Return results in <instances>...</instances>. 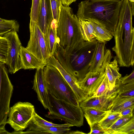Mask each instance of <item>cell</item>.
I'll return each mask as SVG.
<instances>
[{
	"mask_svg": "<svg viewBox=\"0 0 134 134\" xmlns=\"http://www.w3.org/2000/svg\"><path fill=\"white\" fill-rule=\"evenodd\" d=\"M131 2L122 0L113 36L115 45L112 48L121 67H129L134 63V28Z\"/></svg>",
	"mask_w": 134,
	"mask_h": 134,
	"instance_id": "1",
	"label": "cell"
},
{
	"mask_svg": "<svg viewBox=\"0 0 134 134\" xmlns=\"http://www.w3.org/2000/svg\"><path fill=\"white\" fill-rule=\"evenodd\" d=\"M98 42L95 38L90 41H85L77 47L66 49L57 44L53 55L77 82L89 71Z\"/></svg>",
	"mask_w": 134,
	"mask_h": 134,
	"instance_id": "2",
	"label": "cell"
},
{
	"mask_svg": "<svg viewBox=\"0 0 134 134\" xmlns=\"http://www.w3.org/2000/svg\"><path fill=\"white\" fill-rule=\"evenodd\" d=\"M122 0H84L78 5L77 18L93 20L114 36Z\"/></svg>",
	"mask_w": 134,
	"mask_h": 134,
	"instance_id": "3",
	"label": "cell"
},
{
	"mask_svg": "<svg viewBox=\"0 0 134 134\" xmlns=\"http://www.w3.org/2000/svg\"><path fill=\"white\" fill-rule=\"evenodd\" d=\"M57 44L64 49L79 46L84 40L79 19L71 8L60 6L57 28Z\"/></svg>",
	"mask_w": 134,
	"mask_h": 134,
	"instance_id": "4",
	"label": "cell"
},
{
	"mask_svg": "<svg viewBox=\"0 0 134 134\" xmlns=\"http://www.w3.org/2000/svg\"><path fill=\"white\" fill-rule=\"evenodd\" d=\"M43 71L48 91L58 99L80 107L79 103L72 90L56 68L47 65L43 68Z\"/></svg>",
	"mask_w": 134,
	"mask_h": 134,
	"instance_id": "5",
	"label": "cell"
},
{
	"mask_svg": "<svg viewBox=\"0 0 134 134\" xmlns=\"http://www.w3.org/2000/svg\"><path fill=\"white\" fill-rule=\"evenodd\" d=\"M49 112L45 116L53 120H60L73 126L83 125L84 114L81 108L58 99L48 91Z\"/></svg>",
	"mask_w": 134,
	"mask_h": 134,
	"instance_id": "6",
	"label": "cell"
},
{
	"mask_svg": "<svg viewBox=\"0 0 134 134\" xmlns=\"http://www.w3.org/2000/svg\"><path fill=\"white\" fill-rule=\"evenodd\" d=\"M35 112L34 106L31 103L18 102L10 107L6 123L14 131H23L28 127Z\"/></svg>",
	"mask_w": 134,
	"mask_h": 134,
	"instance_id": "7",
	"label": "cell"
},
{
	"mask_svg": "<svg viewBox=\"0 0 134 134\" xmlns=\"http://www.w3.org/2000/svg\"><path fill=\"white\" fill-rule=\"evenodd\" d=\"M5 64L0 61V126L6 124L13 91Z\"/></svg>",
	"mask_w": 134,
	"mask_h": 134,
	"instance_id": "8",
	"label": "cell"
},
{
	"mask_svg": "<svg viewBox=\"0 0 134 134\" xmlns=\"http://www.w3.org/2000/svg\"><path fill=\"white\" fill-rule=\"evenodd\" d=\"M30 38L26 48L36 57L47 64L50 56L43 34L37 23L30 21Z\"/></svg>",
	"mask_w": 134,
	"mask_h": 134,
	"instance_id": "9",
	"label": "cell"
},
{
	"mask_svg": "<svg viewBox=\"0 0 134 134\" xmlns=\"http://www.w3.org/2000/svg\"><path fill=\"white\" fill-rule=\"evenodd\" d=\"M3 36L7 40L8 49L6 64L8 71L11 74H14L22 69L19 52L21 43L17 32L12 31L5 34Z\"/></svg>",
	"mask_w": 134,
	"mask_h": 134,
	"instance_id": "10",
	"label": "cell"
},
{
	"mask_svg": "<svg viewBox=\"0 0 134 134\" xmlns=\"http://www.w3.org/2000/svg\"><path fill=\"white\" fill-rule=\"evenodd\" d=\"M105 43L98 42L94 57L89 69V71L104 72L107 63L110 62L112 57L110 50L106 49Z\"/></svg>",
	"mask_w": 134,
	"mask_h": 134,
	"instance_id": "11",
	"label": "cell"
},
{
	"mask_svg": "<svg viewBox=\"0 0 134 134\" xmlns=\"http://www.w3.org/2000/svg\"><path fill=\"white\" fill-rule=\"evenodd\" d=\"M47 65L54 66L59 70L72 90L79 103L88 97L80 88L76 80L65 70L53 55L48 59Z\"/></svg>",
	"mask_w": 134,
	"mask_h": 134,
	"instance_id": "12",
	"label": "cell"
},
{
	"mask_svg": "<svg viewBox=\"0 0 134 134\" xmlns=\"http://www.w3.org/2000/svg\"><path fill=\"white\" fill-rule=\"evenodd\" d=\"M105 72L99 73L89 71L77 84L88 97L93 96L103 80Z\"/></svg>",
	"mask_w": 134,
	"mask_h": 134,
	"instance_id": "13",
	"label": "cell"
},
{
	"mask_svg": "<svg viewBox=\"0 0 134 134\" xmlns=\"http://www.w3.org/2000/svg\"><path fill=\"white\" fill-rule=\"evenodd\" d=\"M43 68L36 69L32 88L36 93L38 100L47 109L49 107L48 96L44 78Z\"/></svg>",
	"mask_w": 134,
	"mask_h": 134,
	"instance_id": "14",
	"label": "cell"
},
{
	"mask_svg": "<svg viewBox=\"0 0 134 134\" xmlns=\"http://www.w3.org/2000/svg\"><path fill=\"white\" fill-rule=\"evenodd\" d=\"M54 20L50 0H41L37 23L44 35Z\"/></svg>",
	"mask_w": 134,
	"mask_h": 134,
	"instance_id": "15",
	"label": "cell"
},
{
	"mask_svg": "<svg viewBox=\"0 0 134 134\" xmlns=\"http://www.w3.org/2000/svg\"><path fill=\"white\" fill-rule=\"evenodd\" d=\"M26 131H18L17 133L66 134L70 130L68 127H50L40 125L32 119Z\"/></svg>",
	"mask_w": 134,
	"mask_h": 134,
	"instance_id": "16",
	"label": "cell"
},
{
	"mask_svg": "<svg viewBox=\"0 0 134 134\" xmlns=\"http://www.w3.org/2000/svg\"><path fill=\"white\" fill-rule=\"evenodd\" d=\"M116 96L109 97H89L79 103V106L81 108H92L103 110H109L113 100Z\"/></svg>",
	"mask_w": 134,
	"mask_h": 134,
	"instance_id": "17",
	"label": "cell"
},
{
	"mask_svg": "<svg viewBox=\"0 0 134 134\" xmlns=\"http://www.w3.org/2000/svg\"><path fill=\"white\" fill-rule=\"evenodd\" d=\"M22 69L42 68L47 64L36 57L26 48L21 46L19 52Z\"/></svg>",
	"mask_w": 134,
	"mask_h": 134,
	"instance_id": "18",
	"label": "cell"
},
{
	"mask_svg": "<svg viewBox=\"0 0 134 134\" xmlns=\"http://www.w3.org/2000/svg\"><path fill=\"white\" fill-rule=\"evenodd\" d=\"M58 23L53 20L44 37L50 57L54 54L57 46V28Z\"/></svg>",
	"mask_w": 134,
	"mask_h": 134,
	"instance_id": "19",
	"label": "cell"
},
{
	"mask_svg": "<svg viewBox=\"0 0 134 134\" xmlns=\"http://www.w3.org/2000/svg\"><path fill=\"white\" fill-rule=\"evenodd\" d=\"M84 116L90 126L96 122H99L105 118L109 113V110H104L92 108H81Z\"/></svg>",
	"mask_w": 134,
	"mask_h": 134,
	"instance_id": "20",
	"label": "cell"
},
{
	"mask_svg": "<svg viewBox=\"0 0 134 134\" xmlns=\"http://www.w3.org/2000/svg\"><path fill=\"white\" fill-rule=\"evenodd\" d=\"M119 70L118 63L115 58L113 61L107 63L104 72L108 80L110 90L113 89L115 86L116 81L121 77Z\"/></svg>",
	"mask_w": 134,
	"mask_h": 134,
	"instance_id": "21",
	"label": "cell"
},
{
	"mask_svg": "<svg viewBox=\"0 0 134 134\" xmlns=\"http://www.w3.org/2000/svg\"><path fill=\"white\" fill-rule=\"evenodd\" d=\"M134 106V97H115L109 110V113H120L124 109Z\"/></svg>",
	"mask_w": 134,
	"mask_h": 134,
	"instance_id": "22",
	"label": "cell"
},
{
	"mask_svg": "<svg viewBox=\"0 0 134 134\" xmlns=\"http://www.w3.org/2000/svg\"><path fill=\"white\" fill-rule=\"evenodd\" d=\"M88 20L92 25L95 32V38L98 41L105 42L113 38V35L104 27L93 20Z\"/></svg>",
	"mask_w": 134,
	"mask_h": 134,
	"instance_id": "23",
	"label": "cell"
},
{
	"mask_svg": "<svg viewBox=\"0 0 134 134\" xmlns=\"http://www.w3.org/2000/svg\"><path fill=\"white\" fill-rule=\"evenodd\" d=\"M85 41H90L95 38L93 27L88 20H83L79 19Z\"/></svg>",
	"mask_w": 134,
	"mask_h": 134,
	"instance_id": "24",
	"label": "cell"
},
{
	"mask_svg": "<svg viewBox=\"0 0 134 134\" xmlns=\"http://www.w3.org/2000/svg\"><path fill=\"white\" fill-rule=\"evenodd\" d=\"M19 28V24L17 20H7L5 21L0 23V36L12 31L18 32Z\"/></svg>",
	"mask_w": 134,
	"mask_h": 134,
	"instance_id": "25",
	"label": "cell"
},
{
	"mask_svg": "<svg viewBox=\"0 0 134 134\" xmlns=\"http://www.w3.org/2000/svg\"><path fill=\"white\" fill-rule=\"evenodd\" d=\"M117 95L122 97H134V82L125 85L120 82Z\"/></svg>",
	"mask_w": 134,
	"mask_h": 134,
	"instance_id": "26",
	"label": "cell"
},
{
	"mask_svg": "<svg viewBox=\"0 0 134 134\" xmlns=\"http://www.w3.org/2000/svg\"><path fill=\"white\" fill-rule=\"evenodd\" d=\"M120 117V113H109L105 118L99 123L103 129H107L109 128Z\"/></svg>",
	"mask_w": 134,
	"mask_h": 134,
	"instance_id": "27",
	"label": "cell"
},
{
	"mask_svg": "<svg viewBox=\"0 0 134 134\" xmlns=\"http://www.w3.org/2000/svg\"><path fill=\"white\" fill-rule=\"evenodd\" d=\"M32 120L37 123L41 125L48 126L61 127H68L73 126L71 124L66 123L59 124L52 123L46 121L40 116L35 112Z\"/></svg>",
	"mask_w": 134,
	"mask_h": 134,
	"instance_id": "28",
	"label": "cell"
},
{
	"mask_svg": "<svg viewBox=\"0 0 134 134\" xmlns=\"http://www.w3.org/2000/svg\"><path fill=\"white\" fill-rule=\"evenodd\" d=\"M134 133V117L115 131L114 134H133Z\"/></svg>",
	"mask_w": 134,
	"mask_h": 134,
	"instance_id": "29",
	"label": "cell"
},
{
	"mask_svg": "<svg viewBox=\"0 0 134 134\" xmlns=\"http://www.w3.org/2000/svg\"><path fill=\"white\" fill-rule=\"evenodd\" d=\"M133 117L127 118L121 117L109 128L104 129L107 134H114L115 131L129 121Z\"/></svg>",
	"mask_w": 134,
	"mask_h": 134,
	"instance_id": "30",
	"label": "cell"
},
{
	"mask_svg": "<svg viewBox=\"0 0 134 134\" xmlns=\"http://www.w3.org/2000/svg\"><path fill=\"white\" fill-rule=\"evenodd\" d=\"M41 3V0H32L30 14V21L37 23Z\"/></svg>",
	"mask_w": 134,
	"mask_h": 134,
	"instance_id": "31",
	"label": "cell"
},
{
	"mask_svg": "<svg viewBox=\"0 0 134 134\" xmlns=\"http://www.w3.org/2000/svg\"><path fill=\"white\" fill-rule=\"evenodd\" d=\"M8 49V43L6 39L0 36V61L6 64Z\"/></svg>",
	"mask_w": 134,
	"mask_h": 134,
	"instance_id": "32",
	"label": "cell"
},
{
	"mask_svg": "<svg viewBox=\"0 0 134 134\" xmlns=\"http://www.w3.org/2000/svg\"><path fill=\"white\" fill-rule=\"evenodd\" d=\"M54 20L58 23L62 3L58 0H50Z\"/></svg>",
	"mask_w": 134,
	"mask_h": 134,
	"instance_id": "33",
	"label": "cell"
},
{
	"mask_svg": "<svg viewBox=\"0 0 134 134\" xmlns=\"http://www.w3.org/2000/svg\"><path fill=\"white\" fill-rule=\"evenodd\" d=\"M90 127L91 130L88 134H107L104 129L100 125L99 122L94 123Z\"/></svg>",
	"mask_w": 134,
	"mask_h": 134,
	"instance_id": "34",
	"label": "cell"
},
{
	"mask_svg": "<svg viewBox=\"0 0 134 134\" xmlns=\"http://www.w3.org/2000/svg\"><path fill=\"white\" fill-rule=\"evenodd\" d=\"M119 80L122 85H125L134 82V70L130 74L126 75L124 77H121Z\"/></svg>",
	"mask_w": 134,
	"mask_h": 134,
	"instance_id": "35",
	"label": "cell"
},
{
	"mask_svg": "<svg viewBox=\"0 0 134 134\" xmlns=\"http://www.w3.org/2000/svg\"><path fill=\"white\" fill-rule=\"evenodd\" d=\"M134 108V106L128 107L121 111L120 114L121 117H132L133 116V111Z\"/></svg>",
	"mask_w": 134,
	"mask_h": 134,
	"instance_id": "36",
	"label": "cell"
},
{
	"mask_svg": "<svg viewBox=\"0 0 134 134\" xmlns=\"http://www.w3.org/2000/svg\"><path fill=\"white\" fill-rule=\"evenodd\" d=\"M77 0H62V4L64 6H68L72 3Z\"/></svg>",
	"mask_w": 134,
	"mask_h": 134,
	"instance_id": "37",
	"label": "cell"
},
{
	"mask_svg": "<svg viewBox=\"0 0 134 134\" xmlns=\"http://www.w3.org/2000/svg\"><path fill=\"white\" fill-rule=\"evenodd\" d=\"M5 125H2L0 126V134H10V133L7 131L5 129Z\"/></svg>",
	"mask_w": 134,
	"mask_h": 134,
	"instance_id": "38",
	"label": "cell"
},
{
	"mask_svg": "<svg viewBox=\"0 0 134 134\" xmlns=\"http://www.w3.org/2000/svg\"><path fill=\"white\" fill-rule=\"evenodd\" d=\"M86 134V133H84L82 131L77 130L76 131H69L66 134Z\"/></svg>",
	"mask_w": 134,
	"mask_h": 134,
	"instance_id": "39",
	"label": "cell"
},
{
	"mask_svg": "<svg viewBox=\"0 0 134 134\" xmlns=\"http://www.w3.org/2000/svg\"><path fill=\"white\" fill-rule=\"evenodd\" d=\"M130 2L132 11L133 13L134 14V2Z\"/></svg>",
	"mask_w": 134,
	"mask_h": 134,
	"instance_id": "40",
	"label": "cell"
},
{
	"mask_svg": "<svg viewBox=\"0 0 134 134\" xmlns=\"http://www.w3.org/2000/svg\"><path fill=\"white\" fill-rule=\"evenodd\" d=\"M6 20H7L3 19L0 18V23L5 21Z\"/></svg>",
	"mask_w": 134,
	"mask_h": 134,
	"instance_id": "41",
	"label": "cell"
},
{
	"mask_svg": "<svg viewBox=\"0 0 134 134\" xmlns=\"http://www.w3.org/2000/svg\"><path fill=\"white\" fill-rule=\"evenodd\" d=\"M130 2H134V0H128Z\"/></svg>",
	"mask_w": 134,
	"mask_h": 134,
	"instance_id": "42",
	"label": "cell"
},
{
	"mask_svg": "<svg viewBox=\"0 0 134 134\" xmlns=\"http://www.w3.org/2000/svg\"><path fill=\"white\" fill-rule=\"evenodd\" d=\"M59 1L60 3H62V0H58Z\"/></svg>",
	"mask_w": 134,
	"mask_h": 134,
	"instance_id": "43",
	"label": "cell"
}]
</instances>
